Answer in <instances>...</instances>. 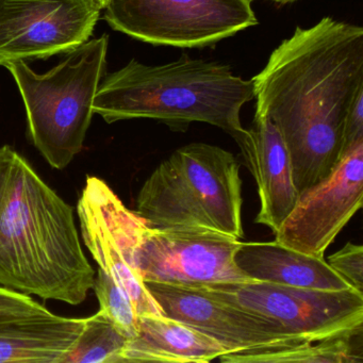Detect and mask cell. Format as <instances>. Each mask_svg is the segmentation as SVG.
Listing matches in <instances>:
<instances>
[{
    "mask_svg": "<svg viewBox=\"0 0 363 363\" xmlns=\"http://www.w3.org/2000/svg\"><path fill=\"white\" fill-rule=\"evenodd\" d=\"M252 80L256 111L279 131L301 193L345 154L346 121L363 93V28L329 16L297 27Z\"/></svg>",
    "mask_w": 363,
    "mask_h": 363,
    "instance_id": "1",
    "label": "cell"
},
{
    "mask_svg": "<svg viewBox=\"0 0 363 363\" xmlns=\"http://www.w3.org/2000/svg\"><path fill=\"white\" fill-rule=\"evenodd\" d=\"M95 271L74 210L9 145L0 147V286L78 306Z\"/></svg>",
    "mask_w": 363,
    "mask_h": 363,
    "instance_id": "2",
    "label": "cell"
},
{
    "mask_svg": "<svg viewBox=\"0 0 363 363\" xmlns=\"http://www.w3.org/2000/svg\"><path fill=\"white\" fill-rule=\"evenodd\" d=\"M252 99V79L235 75L228 65L182 55L162 65H146L133 59L105 75L93 112L108 124L150 118L173 131L206 123L235 138L244 129L242 108Z\"/></svg>",
    "mask_w": 363,
    "mask_h": 363,
    "instance_id": "3",
    "label": "cell"
},
{
    "mask_svg": "<svg viewBox=\"0 0 363 363\" xmlns=\"http://www.w3.org/2000/svg\"><path fill=\"white\" fill-rule=\"evenodd\" d=\"M242 180L233 152L195 142L176 150L140 190L135 213L152 228H203L241 240Z\"/></svg>",
    "mask_w": 363,
    "mask_h": 363,
    "instance_id": "4",
    "label": "cell"
},
{
    "mask_svg": "<svg viewBox=\"0 0 363 363\" xmlns=\"http://www.w3.org/2000/svg\"><path fill=\"white\" fill-rule=\"evenodd\" d=\"M107 35L80 45L45 74L8 63L26 108L29 133L48 164L65 169L84 148L95 95L106 75Z\"/></svg>",
    "mask_w": 363,
    "mask_h": 363,
    "instance_id": "5",
    "label": "cell"
},
{
    "mask_svg": "<svg viewBox=\"0 0 363 363\" xmlns=\"http://www.w3.org/2000/svg\"><path fill=\"white\" fill-rule=\"evenodd\" d=\"M252 0H108L113 30L154 46L205 48L258 25Z\"/></svg>",
    "mask_w": 363,
    "mask_h": 363,
    "instance_id": "6",
    "label": "cell"
},
{
    "mask_svg": "<svg viewBox=\"0 0 363 363\" xmlns=\"http://www.w3.org/2000/svg\"><path fill=\"white\" fill-rule=\"evenodd\" d=\"M220 298L281 325L292 337L320 340L363 327V293L269 282L207 284Z\"/></svg>",
    "mask_w": 363,
    "mask_h": 363,
    "instance_id": "7",
    "label": "cell"
},
{
    "mask_svg": "<svg viewBox=\"0 0 363 363\" xmlns=\"http://www.w3.org/2000/svg\"><path fill=\"white\" fill-rule=\"evenodd\" d=\"M240 244L209 229L152 228L142 218L133 258L144 282L197 286L254 281L235 264Z\"/></svg>",
    "mask_w": 363,
    "mask_h": 363,
    "instance_id": "8",
    "label": "cell"
},
{
    "mask_svg": "<svg viewBox=\"0 0 363 363\" xmlns=\"http://www.w3.org/2000/svg\"><path fill=\"white\" fill-rule=\"evenodd\" d=\"M77 213L82 240L99 269L126 293L138 315L163 316L133 258L142 218L123 203L107 182L95 176L86 178Z\"/></svg>",
    "mask_w": 363,
    "mask_h": 363,
    "instance_id": "9",
    "label": "cell"
},
{
    "mask_svg": "<svg viewBox=\"0 0 363 363\" xmlns=\"http://www.w3.org/2000/svg\"><path fill=\"white\" fill-rule=\"evenodd\" d=\"M101 11L89 0H5L0 67L69 54L89 41Z\"/></svg>",
    "mask_w": 363,
    "mask_h": 363,
    "instance_id": "10",
    "label": "cell"
},
{
    "mask_svg": "<svg viewBox=\"0 0 363 363\" xmlns=\"http://www.w3.org/2000/svg\"><path fill=\"white\" fill-rule=\"evenodd\" d=\"M363 139L354 142L337 167L299 193L275 235V241L313 257L324 252L362 207Z\"/></svg>",
    "mask_w": 363,
    "mask_h": 363,
    "instance_id": "11",
    "label": "cell"
},
{
    "mask_svg": "<svg viewBox=\"0 0 363 363\" xmlns=\"http://www.w3.org/2000/svg\"><path fill=\"white\" fill-rule=\"evenodd\" d=\"M144 284L160 306L163 316L213 337L229 352L301 340L292 337L278 323L220 298L207 286Z\"/></svg>",
    "mask_w": 363,
    "mask_h": 363,
    "instance_id": "12",
    "label": "cell"
},
{
    "mask_svg": "<svg viewBox=\"0 0 363 363\" xmlns=\"http://www.w3.org/2000/svg\"><path fill=\"white\" fill-rule=\"evenodd\" d=\"M233 139L258 189L260 209L255 222L275 233L299 196L288 148L275 125L259 111L255 113L252 126Z\"/></svg>",
    "mask_w": 363,
    "mask_h": 363,
    "instance_id": "13",
    "label": "cell"
},
{
    "mask_svg": "<svg viewBox=\"0 0 363 363\" xmlns=\"http://www.w3.org/2000/svg\"><path fill=\"white\" fill-rule=\"evenodd\" d=\"M235 262L240 271L254 281L327 291L352 288L324 257L303 254L275 240L241 242L235 254Z\"/></svg>",
    "mask_w": 363,
    "mask_h": 363,
    "instance_id": "14",
    "label": "cell"
},
{
    "mask_svg": "<svg viewBox=\"0 0 363 363\" xmlns=\"http://www.w3.org/2000/svg\"><path fill=\"white\" fill-rule=\"evenodd\" d=\"M229 350L213 337L167 316L140 315L121 363H208Z\"/></svg>",
    "mask_w": 363,
    "mask_h": 363,
    "instance_id": "15",
    "label": "cell"
},
{
    "mask_svg": "<svg viewBox=\"0 0 363 363\" xmlns=\"http://www.w3.org/2000/svg\"><path fill=\"white\" fill-rule=\"evenodd\" d=\"M84 325L54 313L0 324V363H61Z\"/></svg>",
    "mask_w": 363,
    "mask_h": 363,
    "instance_id": "16",
    "label": "cell"
},
{
    "mask_svg": "<svg viewBox=\"0 0 363 363\" xmlns=\"http://www.w3.org/2000/svg\"><path fill=\"white\" fill-rule=\"evenodd\" d=\"M363 327L320 340L275 342L218 358L222 363H362Z\"/></svg>",
    "mask_w": 363,
    "mask_h": 363,
    "instance_id": "17",
    "label": "cell"
},
{
    "mask_svg": "<svg viewBox=\"0 0 363 363\" xmlns=\"http://www.w3.org/2000/svg\"><path fill=\"white\" fill-rule=\"evenodd\" d=\"M128 337L99 310L84 318V328L61 363H121Z\"/></svg>",
    "mask_w": 363,
    "mask_h": 363,
    "instance_id": "18",
    "label": "cell"
},
{
    "mask_svg": "<svg viewBox=\"0 0 363 363\" xmlns=\"http://www.w3.org/2000/svg\"><path fill=\"white\" fill-rule=\"evenodd\" d=\"M93 290L99 301V310L111 318L128 340L135 337L139 315L126 293L101 269L95 276Z\"/></svg>",
    "mask_w": 363,
    "mask_h": 363,
    "instance_id": "19",
    "label": "cell"
},
{
    "mask_svg": "<svg viewBox=\"0 0 363 363\" xmlns=\"http://www.w3.org/2000/svg\"><path fill=\"white\" fill-rule=\"evenodd\" d=\"M52 313L30 295L0 286V324Z\"/></svg>",
    "mask_w": 363,
    "mask_h": 363,
    "instance_id": "20",
    "label": "cell"
},
{
    "mask_svg": "<svg viewBox=\"0 0 363 363\" xmlns=\"http://www.w3.org/2000/svg\"><path fill=\"white\" fill-rule=\"evenodd\" d=\"M329 265L352 288L363 293V246L348 242L341 250L329 256Z\"/></svg>",
    "mask_w": 363,
    "mask_h": 363,
    "instance_id": "21",
    "label": "cell"
},
{
    "mask_svg": "<svg viewBox=\"0 0 363 363\" xmlns=\"http://www.w3.org/2000/svg\"><path fill=\"white\" fill-rule=\"evenodd\" d=\"M360 139H363V93L357 97L346 121L345 152Z\"/></svg>",
    "mask_w": 363,
    "mask_h": 363,
    "instance_id": "22",
    "label": "cell"
},
{
    "mask_svg": "<svg viewBox=\"0 0 363 363\" xmlns=\"http://www.w3.org/2000/svg\"><path fill=\"white\" fill-rule=\"evenodd\" d=\"M90 1L101 10H104V8L106 7L108 3V0H90Z\"/></svg>",
    "mask_w": 363,
    "mask_h": 363,
    "instance_id": "23",
    "label": "cell"
},
{
    "mask_svg": "<svg viewBox=\"0 0 363 363\" xmlns=\"http://www.w3.org/2000/svg\"><path fill=\"white\" fill-rule=\"evenodd\" d=\"M267 1H272V3L278 4V5H288V4L296 3L299 0H267Z\"/></svg>",
    "mask_w": 363,
    "mask_h": 363,
    "instance_id": "24",
    "label": "cell"
},
{
    "mask_svg": "<svg viewBox=\"0 0 363 363\" xmlns=\"http://www.w3.org/2000/svg\"><path fill=\"white\" fill-rule=\"evenodd\" d=\"M5 3V0H0V6L3 5Z\"/></svg>",
    "mask_w": 363,
    "mask_h": 363,
    "instance_id": "25",
    "label": "cell"
}]
</instances>
